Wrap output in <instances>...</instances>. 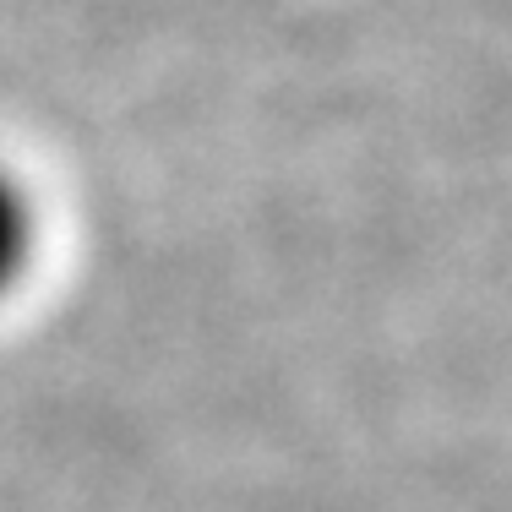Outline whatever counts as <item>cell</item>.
<instances>
[{"label":"cell","instance_id":"1","mask_svg":"<svg viewBox=\"0 0 512 512\" xmlns=\"http://www.w3.org/2000/svg\"><path fill=\"white\" fill-rule=\"evenodd\" d=\"M33 235H39V218H33V202L17 180L0 164V295L28 273L33 262Z\"/></svg>","mask_w":512,"mask_h":512}]
</instances>
